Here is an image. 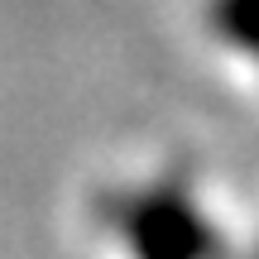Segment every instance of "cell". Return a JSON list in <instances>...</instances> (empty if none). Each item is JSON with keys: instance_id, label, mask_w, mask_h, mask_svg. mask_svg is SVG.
Instances as JSON below:
<instances>
[{"instance_id": "cell-1", "label": "cell", "mask_w": 259, "mask_h": 259, "mask_svg": "<svg viewBox=\"0 0 259 259\" xmlns=\"http://www.w3.org/2000/svg\"><path fill=\"white\" fill-rule=\"evenodd\" d=\"M125 245L135 259H211L216 235L178 187H154L115 206Z\"/></svg>"}, {"instance_id": "cell-2", "label": "cell", "mask_w": 259, "mask_h": 259, "mask_svg": "<svg viewBox=\"0 0 259 259\" xmlns=\"http://www.w3.org/2000/svg\"><path fill=\"white\" fill-rule=\"evenodd\" d=\"M211 24L226 44L259 58V0H211Z\"/></svg>"}]
</instances>
